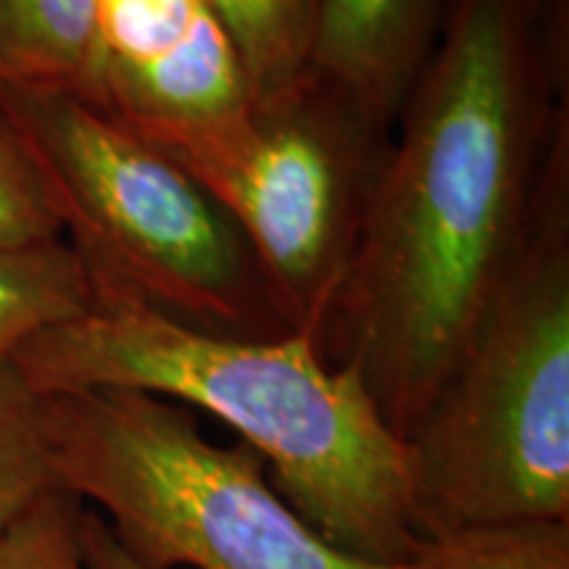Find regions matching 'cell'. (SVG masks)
<instances>
[{"mask_svg": "<svg viewBox=\"0 0 569 569\" xmlns=\"http://www.w3.org/2000/svg\"><path fill=\"white\" fill-rule=\"evenodd\" d=\"M569 138V0H451L317 332L407 440L528 240Z\"/></svg>", "mask_w": 569, "mask_h": 569, "instance_id": "1", "label": "cell"}, {"mask_svg": "<svg viewBox=\"0 0 569 569\" xmlns=\"http://www.w3.org/2000/svg\"><path fill=\"white\" fill-rule=\"evenodd\" d=\"M34 393L127 388L230 425L272 486L348 557L403 567L422 543L411 519L407 443L351 367L315 336L240 338L198 330L138 303L98 306L11 356Z\"/></svg>", "mask_w": 569, "mask_h": 569, "instance_id": "2", "label": "cell"}, {"mask_svg": "<svg viewBox=\"0 0 569 569\" xmlns=\"http://www.w3.org/2000/svg\"><path fill=\"white\" fill-rule=\"evenodd\" d=\"M403 443L419 538L569 522V138L522 251Z\"/></svg>", "mask_w": 569, "mask_h": 569, "instance_id": "3", "label": "cell"}, {"mask_svg": "<svg viewBox=\"0 0 569 569\" xmlns=\"http://www.w3.org/2000/svg\"><path fill=\"white\" fill-rule=\"evenodd\" d=\"M0 111L51 188L96 309L138 303L240 338L296 332L246 234L172 156L69 88L3 80Z\"/></svg>", "mask_w": 569, "mask_h": 569, "instance_id": "4", "label": "cell"}, {"mask_svg": "<svg viewBox=\"0 0 569 569\" xmlns=\"http://www.w3.org/2000/svg\"><path fill=\"white\" fill-rule=\"evenodd\" d=\"M40 411L59 488L146 569H401L327 543L253 448L211 443L182 403L88 388L40 396Z\"/></svg>", "mask_w": 569, "mask_h": 569, "instance_id": "5", "label": "cell"}, {"mask_svg": "<svg viewBox=\"0 0 569 569\" xmlns=\"http://www.w3.org/2000/svg\"><path fill=\"white\" fill-rule=\"evenodd\" d=\"M390 132L315 69L227 122L156 148L230 213L290 327L317 340L359 248Z\"/></svg>", "mask_w": 569, "mask_h": 569, "instance_id": "6", "label": "cell"}, {"mask_svg": "<svg viewBox=\"0 0 569 569\" xmlns=\"http://www.w3.org/2000/svg\"><path fill=\"white\" fill-rule=\"evenodd\" d=\"M451 0H325L315 69L393 130Z\"/></svg>", "mask_w": 569, "mask_h": 569, "instance_id": "7", "label": "cell"}, {"mask_svg": "<svg viewBox=\"0 0 569 569\" xmlns=\"http://www.w3.org/2000/svg\"><path fill=\"white\" fill-rule=\"evenodd\" d=\"M96 69V0H0V82L84 92Z\"/></svg>", "mask_w": 569, "mask_h": 569, "instance_id": "8", "label": "cell"}, {"mask_svg": "<svg viewBox=\"0 0 569 569\" xmlns=\"http://www.w3.org/2000/svg\"><path fill=\"white\" fill-rule=\"evenodd\" d=\"M96 282L67 238L0 248V356L96 309Z\"/></svg>", "mask_w": 569, "mask_h": 569, "instance_id": "9", "label": "cell"}, {"mask_svg": "<svg viewBox=\"0 0 569 569\" xmlns=\"http://www.w3.org/2000/svg\"><path fill=\"white\" fill-rule=\"evenodd\" d=\"M243 61L253 98L315 71L325 0H206Z\"/></svg>", "mask_w": 569, "mask_h": 569, "instance_id": "10", "label": "cell"}, {"mask_svg": "<svg viewBox=\"0 0 569 569\" xmlns=\"http://www.w3.org/2000/svg\"><path fill=\"white\" fill-rule=\"evenodd\" d=\"M401 569H569V522L519 519L422 538Z\"/></svg>", "mask_w": 569, "mask_h": 569, "instance_id": "11", "label": "cell"}, {"mask_svg": "<svg viewBox=\"0 0 569 569\" xmlns=\"http://www.w3.org/2000/svg\"><path fill=\"white\" fill-rule=\"evenodd\" d=\"M56 488L40 393L11 356H0V530Z\"/></svg>", "mask_w": 569, "mask_h": 569, "instance_id": "12", "label": "cell"}, {"mask_svg": "<svg viewBox=\"0 0 569 569\" xmlns=\"http://www.w3.org/2000/svg\"><path fill=\"white\" fill-rule=\"evenodd\" d=\"M206 9V0H96L98 69L138 67L169 53Z\"/></svg>", "mask_w": 569, "mask_h": 569, "instance_id": "13", "label": "cell"}, {"mask_svg": "<svg viewBox=\"0 0 569 569\" xmlns=\"http://www.w3.org/2000/svg\"><path fill=\"white\" fill-rule=\"evenodd\" d=\"M63 238L53 193L17 127L0 111V248H24Z\"/></svg>", "mask_w": 569, "mask_h": 569, "instance_id": "14", "label": "cell"}, {"mask_svg": "<svg viewBox=\"0 0 569 569\" xmlns=\"http://www.w3.org/2000/svg\"><path fill=\"white\" fill-rule=\"evenodd\" d=\"M84 503L56 488L0 530V569H88L82 553Z\"/></svg>", "mask_w": 569, "mask_h": 569, "instance_id": "15", "label": "cell"}, {"mask_svg": "<svg viewBox=\"0 0 569 569\" xmlns=\"http://www.w3.org/2000/svg\"><path fill=\"white\" fill-rule=\"evenodd\" d=\"M82 553L88 569H146L138 565L113 536L109 522L96 509H82Z\"/></svg>", "mask_w": 569, "mask_h": 569, "instance_id": "16", "label": "cell"}]
</instances>
